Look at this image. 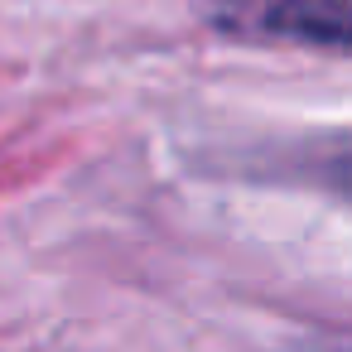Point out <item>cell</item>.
Wrapping results in <instances>:
<instances>
[{
    "mask_svg": "<svg viewBox=\"0 0 352 352\" xmlns=\"http://www.w3.org/2000/svg\"><path fill=\"white\" fill-rule=\"evenodd\" d=\"M227 34L280 39V44H347V0H227L217 10Z\"/></svg>",
    "mask_w": 352,
    "mask_h": 352,
    "instance_id": "cell-1",
    "label": "cell"
}]
</instances>
